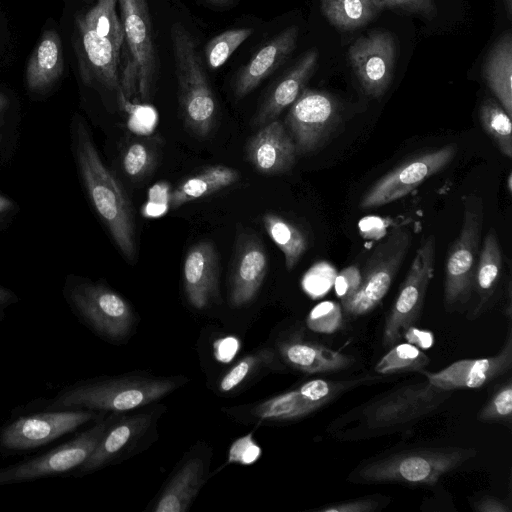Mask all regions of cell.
Returning <instances> with one entry per match:
<instances>
[{"mask_svg": "<svg viewBox=\"0 0 512 512\" xmlns=\"http://www.w3.org/2000/svg\"><path fill=\"white\" fill-rule=\"evenodd\" d=\"M119 99L122 106L129 113V127L131 130L145 133L155 127L157 113L153 107L131 104L121 89H119Z\"/></svg>", "mask_w": 512, "mask_h": 512, "instance_id": "b9f144b4", "label": "cell"}, {"mask_svg": "<svg viewBox=\"0 0 512 512\" xmlns=\"http://www.w3.org/2000/svg\"><path fill=\"white\" fill-rule=\"evenodd\" d=\"M507 5L508 14L511 15V0H505Z\"/></svg>", "mask_w": 512, "mask_h": 512, "instance_id": "680465c9", "label": "cell"}, {"mask_svg": "<svg viewBox=\"0 0 512 512\" xmlns=\"http://www.w3.org/2000/svg\"><path fill=\"white\" fill-rule=\"evenodd\" d=\"M278 350L288 366L306 374L337 372L355 362L353 357L339 351L296 339L279 343Z\"/></svg>", "mask_w": 512, "mask_h": 512, "instance_id": "cb8c5ba5", "label": "cell"}, {"mask_svg": "<svg viewBox=\"0 0 512 512\" xmlns=\"http://www.w3.org/2000/svg\"><path fill=\"white\" fill-rule=\"evenodd\" d=\"M155 163V153L145 142L134 141L122 153V167L134 179L147 175Z\"/></svg>", "mask_w": 512, "mask_h": 512, "instance_id": "ab89813d", "label": "cell"}, {"mask_svg": "<svg viewBox=\"0 0 512 512\" xmlns=\"http://www.w3.org/2000/svg\"><path fill=\"white\" fill-rule=\"evenodd\" d=\"M251 34L252 28H234L210 39L204 48L208 66L211 69L221 67Z\"/></svg>", "mask_w": 512, "mask_h": 512, "instance_id": "8d00e7d4", "label": "cell"}, {"mask_svg": "<svg viewBox=\"0 0 512 512\" xmlns=\"http://www.w3.org/2000/svg\"><path fill=\"white\" fill-rule=\"evenodd\" d=\"M63 296L79 321L99 337L123 340L135 318L129 303L108 286L76 277L67 278Z\"/></svg>", "mask_w": 512, "mask_h": 512, "instance_id": "8992f818", "label": "cell"}, {"mask_svg": "<svg viewBox=\"0 0 512 512\" xmlns=\"http://www.w3.org/2000/svg\"><path fill=\"white\" fill-rule=\"evenodd\" d=\"M2 142H3V135L0 134V145H1Z\"/></svg>", "mask_w": 512, "mask_h": 512, "instance_id": "91938a15", "label": "cell"}, {"mask_svg": "<svg viewBox=\"0 0 512 512\" xmlns=\"http://www.w3.org/2000/svg\"><path fill=\"white\" fill-rule=\"evenodd\" d=\"M436 238H422L409 271L403 280L383 326L382 345L390 348L402 338V333L415 326L423 308L426 293L435 270Z\"/></svg>", "mask_w": 512, "mask_h": 512, "instance_id": "8fae6325", "label": "cell"}, {"mask_svg": "<svg viewBox=\"0 0 512 512\" xmlns=\"http://www.w3.org/2000/svg\"><path fill=\"white\" fill-rule=\"evenodd\" d=\"M379 380L371 375L345 380L313 379L297 387L308 400L324 406L346 391Z\"/></svg>", "mask_w": 512, "mask_h": 512, "instance_id": "d590c367", "label": "cell"}, {"mask_svg": "<svg viewBox=\"0 0 512 512\" xmlns=\"http://www.w3.org/2000/svg\"><path fill=\"white\" fill-rule=\"evenodd\" d=\"M113 416L107 412L94 420L91 427L72 439L32 458L0 467V486L72 475L88 458Z\"/></svg>", "mask_w": 512, "mask_h": 512, "instance_id": "30bf717a", "label": "cell"}, {"mask_svg": "<svg viewBox=\"0 0 512 512\" xmlns=\"http://www.w3.org/2000/svg\"><path fill=\"white\" fill-rule=\"evenodd\" d=\"M512 368V331L508 329L503 347L494 356L477 359H460L438 372L421 370L434 386L455 391L464 388H480L506 374Z\"/></svg>", "mask_w": 512, "mask_h": 512, "instance_id": "2e32d148", "label": "cell"}, {"mask_svg": "<svg viewBox=\"0 0 512 512\" xmlns=\"http://www.w3.org/2000/svg\"><path fill=\"white\" fill-rule=\"evenodd\" d=\"M507 190L509 194L512 193V173L510 172L507 177Z\"/></svg>", "mask_w": 512, "mask_h": 512, "instance_id": "6f0895ef", "label": "cell"}, {"mask_svg": "<svg viewBox=\"0 0 512 512\" xmlns=\"http://www.w3.org/2000/svg\"><path fill=\"white\" fill-rule=\"evenodd\" d=\"M118 0H98L80 20L87 28L100 37L109 39L122 46L124 32L121 20L116 13Z\"/></svg>", "mask_w": 512, "mask_h": 512, "instance_id": "e575fe53", "label": "cell"}, {"mask_svg": "<svg viewBox=\"0 0 512 512\" xmlns=\"http://www.w3.org/2000/svg\"><path fill=\"white\" fill-rule=\"evenodd\" d=\"M169 195L167 194V187L165 184H157L150 189L149 201L160 204H169Z\"/></svg>", "mask_w": 512, "mask_h": 512, "instance_id": "816d5d0a", "label": "cell"}, {"mask_svg": "<svg viewBox=\"0 0 512 512\" xmlns=\"http://www.w3.org/2000/svg\"><path fill=\"white\" fill-rule=\"evenodd\" d=\"M486 82L506 113L512 116V36L504 34L489 53L484 66Z\"/></svg>", "mask_w": 512, "mask_h": 512, "instance_id": "f1b7e54d", "label": "cell"}, {"mask_svg": "<svg viewBox=\"0 0 512 512\" xmlns=\"http://www.w3.org/2000/svg\"><path fill=\"white\" fill-rule=\"evenodd\" d=\"M321 9L329 22L342 30L364 26L379 10L372 0H321Z\"/></svg>", "mask_w": 512, "mask_h": 512, "instance_id": "1f68e13d", "label": "cell"}, {"mask_svg": "<svg viewBox=\"0 0 512 512\" xmlns=\"http://www.w3.org/2000/svg\"><path fill=\"white\" fill-rule=\"evenodd\" d=\"M457 150V145L451 143L405 160L367 190L359 207L377 208L403 198L449 165L456 156Z\"/></svg>", "mask_w": 512, "mask_h": 512, "instance_id": "5bb4252c", "label": "cell"}, {"mask_svg": "<svg viewBox=\"0 0 512 512\" xmlns=\"http://www.w3.org/2000/svg\"><path fill=\"white\" fill-rule=\"evenodd\" d=\"M121 23L131 58L129 74L123 80L125 97H130L137 84L143 101L150 98L156 72L157 55L153 42L151 18L146 0H118Z\"/></svg>", "mask_w": 512, "mask_h": 512, "instance_id": "7c38bea8", "label": "cell"}, {"mask_svg": "<svg viewBox=\"0 0 512 512\" xmlns=\"http://www.w3.org/2000/svg\"><path fill=\"white\" fill-rule=\"evenodd\" d=\"M183 285L191 306L203 309L218 298V257L212 242L192 246L184 259Z\"/></svg>", "mask_w": 512, "mask_h": 512, "instance_id": "44dd1931", "label": "cell"}, {"mask_svg": "<svg viewBox=\"0 0 512 512\" xmlns=\"http://www.w3.org/2000/svg\"><path fill=\"white\" fill-rule=\"evenodd\" d=\"M412 243L406 226H397L374 248L360 273L354 292L341 300V307L350 317L371 312L386 296Z\"/></svg>", "mask_w": 512, "mask_h": 512, "instance_id": "ba28073f", "label": "cell"}, {"mask_svg": "<svg viewBox=\"0 0 512 512\" xmlns=\"http://www.w3.org/2000/svg\"><path fill=\"white\" fill-rule=\"evenodd\" d=\"M390 348L375 366L376 373L380 375L420 372L430 363V358L412 344L397 343Z\"/></svg>", "mask_w": 512, "mask_h": 512, "instance_id": "836d02e7", "label": "cell"}, {"mask_svg": "<svg viewBox=\"0 0 512 512\" xmlns=\"http://www.w3.org/2000/svg\"><path fill=\"white\" fill-rule=\"evenodd\" d=\"M372 2L378 9L398 8L426 17H433L436 13L434 0H372Z\"/></svg>", "mask_w": 512, "mask_h": 512, "instance_id": "f6af8a7d", "label": "cell"}, {"mask_svg": "<svg viewBox=\"0 0 512 512\" xmlns=\"http://www.w3.org/2000/svg\"><path fill=\"white\" fill-rule=\"evenodd\" d=\"M477 452L471 447H423L395 451L361 462L348 476L356 484L401 483L433 486Z\"/></svg>", "mask_w": 512, "mask_h": 512, "instance_id": "3957f363", "label": "cell"}, {"mask_svg": "<svg viewBox=\"0 0 512 512\" xmlns=\"http://www.w3.org/2000/svg\"><path fill=\"white\" fill-rule=\"evenodd\" d=\"M502 274V251L498 235L491 228L486 234L479 251L472 285L474 301L468 310V319L474 320L490 309L498 291Z\"/></svg>", "mask_w": 512, "mask_h": 512, "instance_id": "603a6c76", "label": "cell"}, {"mask_svg": "<svg viewBox=\"0 0 512 512\" xmlns=\"http://www.w3.org/2000/svg\"><path fill=\"white\" fill-rule=\"evenodd\" d=\"M306 323L315 332L334 333L343 324L342 307L334 301L321 302L310 311Z\"/></svg>", "mask_w": 512, "mask_h": 512, "instance_id": "60d3db41", "label": "cell"}, {"mask_svg": "<svg viewBox=\"0 0 512 512\" xmlns=\"http://www.w3.org/2000/svg\"><path fill=\"white\" fill-rule=\"evenodd\" d=\"M454 391L421 382L398 385L335 418L327 433L341 441H359L408 429L435 413Z\"/></svg>", "mask_w": 512, "mask_h": 512, "instance_id": "6da1fadb", "label": "cell"}, {"mask_svg": "<svg viewBox=\"0 0 512 512\" xmlns=\"http://www.w3.org/2000/svg\"><path fill=\"white\" fill-rule=\"evenodd\" d=\"M463 221L445 262L444 306L447 312L462 311L472 298L473 278L480 251L483 202L478 195L466 196Z\"/></svg>", "mask_w": 512, "mask_h": 512, "instance_id": "52a82bcc", "label": "cell"}, {"mask_svg": "<svg viewBox=\"0 0 512 512\" xmlns=\"http://www.w3.org/2000/svg\"><path fill=\"white\" fill-rule=\"evenodd\" d=\"M239 172L224 165L205 168L180 182L169 195V205L177 208L187 202L209 196L239 180Z\"/></svg>", "mask_w": 512, "mask_h": 512, "instance_id": "83f0119b", "label": "cell"}, {"mask_svg": "<svg viewBox=\"0 0 512 512\" xmlns=\"http://www.w3.org/2000/svg\"><path fill=\"white\" fill-rule=\"evenodd\" d=\"M407 343L412 344L419 349H429L434 344V335L428 330H421L415 326H410L402 333Z\"/></svg>", "mask_w": 512, "mask_h": 512, "instance_id": "7dc6e473", "label": "cell"}, {"mask_svg": "<svg viewBox=\"0 0 512 512\" xmlns=\"http://www.w3.org/2000/svg\"><path fill=\"white\" fill-rule=\"evenodd\" d=\"M64 68L63 50L57 32L47 30L32 52L27 68L26 83L31 91H41L52 85Z\"/></svg>", "mask_w": 512, "mask_h": 512, "instance_id": "484cf974", "label": "cell"}, {"mask_svg": "<svg viewBox=\"0 0 512 512\" xmlns=\"http://www.w3.org/2000/svg\"><path fill=\"white\" fill-rule=\"evenodd\" d=\"M247 161L264 175L289 171L296 161L295 144L285 125L273 120L261 127L245 147Z\"/></svg>", "mask_w": 512, "mask_h": 512, "instance_id": "ac0fdd59", "label": "cell"}, {"mask_svg": "<svg viewBox=\"0 0 512 512\" xmlns=\"http://www.w3.org/2000/svg\"><path fill=\"white\" fill-rule=\"evenodd\" d=\"M16 210V203L9 197L0 193V220Z\"/></svg>", "mask_w": 512, "mask_h": 512, "instance_id": "f5cc1de1", "label": "cell"}, {"mask_svg": "<svg viewBox=\"0 0 512 512\" xmlns=\"http://www.w3.org/2000/svg\"><path fill=\"white\" fill-rule=\"evenodd\" d=\"M268 265V255L260 239L251 233L239 235L229 277L228 297L233 307L247 305L255 298Z\"/></svg>", "mask_w": 512, "mask_h": 512, "instance_id": "e0dca14e", "label": "cell"}, {"mask_svg": "<svg viewBox=\"0 0 512 512\" xmlns=\"http://www.w3.org/2000/svg\"><path fill=\"white\" fill-rule=\"evenodd\" d=\"M482 128L497 145L499 151L512 158L511 117L503 107L492 98L484 100L479 109Z\"/></svg>", "mask_w": 512, "mask_h": 512, "instance_id": "d6a6232c", "label": "cell"}, {"mask_svg": "<svg viewBox=\"0 0 512 512\" xmlns=\"http://www.w3.org/2000/svg\"><path fill=\"white\" fill-rule=\"evenodd\" d=\"M323 406L308 400L296 388L256 404L250 412L260 421H288L308 416Z\"/></svg>", "mask_w": 512, "mask_h": 512, "instance_id": "f546056e", "label": "cell"}, {"mask_svg": "<svg viewBox=\"0 0 512 512\" xmlns=\"http://www.w3.org/2000/svg\"><path fill=\"white\" fill-rule=\"evenodd\" d=\"M117 415V413H116ZM112 419L88 458L74 471V476L93 473L116 460L142 437L152 422L150 413Z\"/></svg>", "mask_w": 512, "mask_h": 512, "instance_id": "d6986e66", "label": "cell"}, {"mask_svg": "<svg viewBox=\"0 0 512 512\" xmlns=\"http://www.w3.org/2000/svg\"><path fill=\"white\" fill-rule=\"evenodd\" d=\"M298 34V27L292 25L265 43L239 69L233 81L235 97L243 98L247 96L282 65L294 51L297 45Z\"/></svg>", "mask_w": 512, "mask_h": 512, "instance_id": "ffe728a7", "label": "cell"}, {"mask_svg": "<svg viewBox=\"0 0 512 512\" xmlns=\"http://www.w3.org/2000/svg\"><path fill=\"white\" fill-rule=\"evenodd\" d=\"M172 378L124 376L81 380L63 387L43 409L120 413L148 405L179 386Z\"/></svg>", "mask_w": 512, "mask_h": 512, "instance_id": "277c9868", "label": "cell"}, {"mask_svg": "<svg viewBox=\"0 0 512 512\" xmlns=\"http://www.w3.org/2000/svg\"><path fill=\"white\" fill-rule=\"evenodd\" d=\"M18 302L17 295L9 288L0 284V322L5 317V311Z\"/></svg>", "mask_w": 512, "mask_h": 512, "instance_id": "f907efd6", "label": "cell"}, {"mask_svg": "<svg viewBox=\"0 0 512 512\" xmlns=\"http://www.w3.org/2000/svg\"><path fill=\"white\" fill-rule=\"evenodd\" d=\"M205 462L189 458L172 477L158 498L154 512H185L205 482Z\"/></svg>", "mask_w": 512, "mask_h": 512, "instance_id": "d4e9b609", "label": "cell"}, {"mask_svg": "<svg viewBox=\"0 0 512 512\" xmlns=\"http://www.w3.org/2000/svg\"><path fill=\"white\" fill-rule=\"evenodd\" d=\"M348 55L364 92L381 97L393 77L396 47L392 36L386 31H372L358 38Z\"/></svg>", "mask_w": 512, "mask_h": 512, "instance_id": "9a60e30c", "label": "cell"}, {"mask_svg": "<svg viewBox=\"0 0 512 512\" xmlns=\"http://www.w3.org/2000/svg\"><path fill=\"white\" fill-rule=\"evenodd\" d=\"M77 26L85 57L99 81L109 89H119L120 45L100 37L78 18Z\"/></svg>", "mask_w": 512, "mask_h": 512, "instance_id": "4316f807", "label": "cell"}, {"mask_svg": "<svg viewBox=\"0 0 512 512\" xmlns=\"http://www.w3.org/2000/svg\"><path fill=\"white\" fill-rule=\"evenodd\" d=\"M168 204H160L149 201L144 207V214L147 217H159L166 212Z\"/></svg>", "mask_w": 512, "mask_h": 512, "instance_id": "db71d44e", "label": "cell"}, {"mask_svg": "<svg viewBox=\"0 0 512 512\" xmlns=\"http://www.w3.org/2000/svg\"><path fill=\"white\" fill-rule=\"evenodd\" d=\"M240 343L237 338L228 336L218 339L214 343V354L218 361L229 362L233 359L239 349Z\"/></svg>", "mask_w": 512, "mask_h": 512, "instance_id": "c3c4849f", "label": "cell"}, {"mask_svg": "<svg viewBox=\"0 0 512 512\" xmlns=\"http://www.w3.org/2000/svg\"><path fill=\"white\" fill-rule=\"evenodd\" d=\"M275 360V353L270 348H262L239 360L219 382L221 392H230L238 387L249 375L262 366H269Z\"/></svg>", "mask_w": 512, "mask_h": 512, "instance_id": "74e56055", "label": "cell"}, {"mask_svg": "<svg viewBox=\"0 0 512 512\" xmlns=\"http://www.w3.org/2000/svg\"><path fill=\"white\" fill-rule=\"evenodd\" d=\"M211 4L218 5V6H225L232 2V0H206Z\"/></svg>", "mask_w": 512, "mask_h": 512, "instance_id": "9f6ffc18", "label": "cell"}, {"mask_svg": "<svg viewBox=\"0 0 512 512\" xmlns=\"http://www.w3.org/2000/svg\"><path fill=\"white\" fill-rule=\"evenodd\" d=\"M72 148L78 173L99 218L123 257H136L135 223L131 203L120 183L103 163L86 122L72 123Z\"/></svg>", "mask_w": 512, "mask_h": 512, "instance_id": "7a4b0ae2", "label": "cell"}, {"mask_svg": "<svg viewBox=\"0 0 512 512\" xmlns=\"http://www.w3.org/2000/svg\"><path fill=\"white\" fill-rule=\"evenodd\" d=\"M102 412L86 409H42L13 417L0 426V455L11 456L36 450L77 431L83 425L96 420Z\"/></svg>", "mask_w": 512, "mask_h": 512, "instance_id": "9c48e42d", "label": "cell"}, {"mask_svg": "<svg viewBox=\"0 0 512 512\" xmlns=\"http://www.w3.org/2000/svg\"><path fill=\"white\" fill-rule=\"evenodd\" d=\"M477 419L482 422H499L510 425L512 421V381L508 378L484 404Z\"/></svg>", "mask_w": 512, "mask_h": 512, "instance_id": "f35d334b", "label": "cell"}, {"mask_svg": "<svg viewBox=\"0 0 512 512\" xmlns=\"http://www.w3.org/2000/svg\"><path fill=\"white\" fill-rule=\"evenodd\" d=\"M390 501L382 495H371L342 502L326 504L316 509L319 512H373L381 509Z\"/></svg>", "mask_w": 512, "mask_h": 512, "instance_id": "7bdbcfd3", "label": "cell"}, {"mask_svg": "<svg viewBox=\"0 0 512 512\" xmlns=\"http://www.w3.org/2000/svg\"><path fill=\"white\" fill-rule=\"evenodd\" d=\"M262 221L267 234L282 251L287 270H292L307 249L305 235L295 225L274 213H265Z\"/></svg>", "mask_w": 512, "mask_h": 512, "instance_id": "4dcf8cb0", "label": "cell"}, {"mask_svg": "<svg viewBox=\"0 0 512 512\" xmlns=\"http://www.w3.org/2000/svg\"><path fill=\"white\" fill-rule=\"evenodd\" d=\"M261 452V447L255 442L253 433H249L231 444L227 464L251 465L260 458Z\"/></svg>", "mask_w": 512, "mask_h": 512, "instance_id": "ee69618b", "label": "cell"}, {"mask_svg": "<svg viewBox=\"0 0 512 512\" xmlns=\"http://www.w3.org/2000/svg\"><path fill=\"white\" fill-rule=\"evenodd\" d=\"M360 281V273L355 267H349L343 271L336 280V292L340 300H343L354 292Z\"/></svg>", "mask_w": 512, "mask_h": 512, "instance_id": "bcb514c9", "label": "cell"}, {"mask_svg": "<svg viewBox=\"0 0 512 512\" xmlns=\"http://www.w3.org/2000/svg\"><path fill=\"white\" fill-rule=\"evenodd\" d=\"M318 52H305L285 75L272 87L255 113L251 125L261 127L290 107L306 88L318 64Z\"/></svg>", "mask_w": 512, "mask_h": 512, "instance_id": "7402d4cb", "label": "cell"}, {"mask_svg": "<svg viewBox=\"0 0 512 512\" xmlns=\"http://www.w3.org/2000/svg\"><path fill=\"white\" fill-rule=\"evenodd\" d=\"M170 34L182 119L194 135L206 137L216 121L217 103L197 43L179 22L172 25Z\"/></svg>", "mask_w": 512, "mask_h": 512, "instance_id": "5b68a950", "label": "cell"}, {"mask_svg": "<svg viewBox=\"0 0 512 512\" xmlns=\"http://www.w3.org/2000/svg\"><path fill=\"white\" fill-rule=\"evenodd\" d=\"M340 121V104L333 95L305 88L289 107L284 125L300 155L319 149Z\"/></svg>", "mask_w": 512, "mask_h": 512, "instance_id": "4fadbf2b", "label": "cell"}, {"mask_svg": "<svg viewBox=\"0 0 512 512\" xmlns=\"http://www.w3.org/2000/svg\"><path fill=\"white\" fill-rule=\"evenodd\" d=\"M9 108V99L8 97L0 92V127L5 122L6 113Z\"/></svg>", "mask_w": 512, "mask_h": 512, "instance_id": "11a10c76", "label": "cell"}, {"mask_svg": "<svg viewBox=\"0 0 512 512\" xmlns=\"http://www.w3.org/2000/svg\"><path fill=\"white\" fill-rule=\"evenodd\" d=\"M471 506L477 512H511L512 508L505 501L492 495L482 496L472 502Z\"/></svg>", "mask_w": 512, "mask_h": 512, "instance_id": "681fc988", "label": "cell"}]
</instances>
